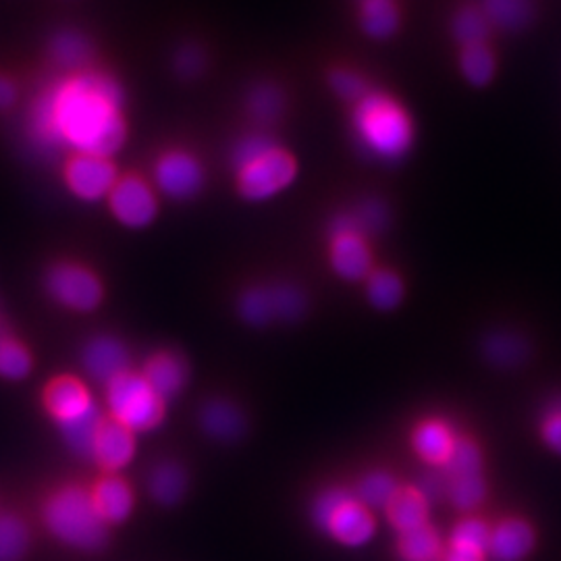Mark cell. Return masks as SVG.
<instances>
[{
    "instance_id": "obj_34",
    "label": "cell",
    "mask_w": 561,
    "mask_h": 561,
    "mask_svg": "<svg viewBox=\"0 0 561 561\" xmlns=\"http://www.w3.org/2000/svg\"><path fill=\"white\" fill-rule=\"evenodd\" d=\"M240 312L245 321L250 322V324H256V327L268 324L273 319H277L271 289L254 287V289L245 291L241 296Z\"/></svg>"
},
{
    "instance_id": "obj_10",
    "label": "cell",
    "mask_w": 561,
    "mask_h": 561,
    "mask_svg": "<svg viewBox=\"0 0 561 561\" xmlns=\"http://www.w3.org/2000/svg\"><path fill=\"white\" fill-rule=\"evenodd\" d=\"M65 180L71 192L85 202L101 201L117 183V169L106 157L76 154L67 162Z\"/></svg>"
},
{
    "instance_id": "obj_32",
    "label": "cell",
    "mask_w": 561,
    "mask_h": 561,
    "mask_svg": "<svg viewBox=\"0 0 561 561\" xmlns=\"http://www.w3.org/2000/svg\"><path fill=\"white\" fill-rule=\"evenodd\" d=\"M32 370V356L25 345L9 335L0 337V377L20 381Z\"/></svg>"
},
{
    "instance_id": "obj_33",
    "label": "cell",
    "mask_w": 561,
    "mask_h": 561,
    "mask_svg": "<svg viewBox=\"0 0 561 561\" xmlns=\"http://www.w3.org/2000/svg\"><path fill=\"white\" fill-rule=\"evenodd\" d=\"M50 55L62 67L76 69L90 59V44L76 32H62L50 44Z\"/></svg>"
},
{
    "instance_id": "obj_29",
    "label": "cell",
    "mask_w": 561,
    "mask_h": 561,
    "mask_svg": "<svg viewBox=\"0 0 561 561\" xmlns=\"http://www.w3.org/2000/svg\"><path fill=\"white\" fill-rule=\"evenodd\" d=\"M368 300L379 310H391L403 298V285L393 271H375L368 275L366 283Z\"/></svg>"
},
{
    "instance_id": "obj_38",
    "label": "cell",
    "mask_w": 561,
    "mask_h": 561,
    "mask_svg": "<svg viewBox=\"0 0 561 561\" xmlns=\"http://www.w3.org/2000/svg\"><path fill=\"white\" fill-rule=\"evenodd\" d=\"M248 106H250V113L254 119H259L261 123H273L280 115L283 96L277 88L261 85L250 94Z\"/></svg>"
},
{
    "instance_id": "obj_22",
    "label": "cell",
    "mask_w": 561,
    "mask_h": 561,
    "mask_svg": "<svg viewBox=\"0 0 561 561\" xmlns=\"http://www.w3.org/2000/svg\"><path fill=\"white\" fill-rule=\"evenodd\" d=\"M362 27L373 38H389L400 23L396 0H360Z\"/></svg>"
},
{
    "instance_id": "obj_1",
    "label": "cell",
    "mask_w": 561,
    "mask_h": 561,
    "mask_svg": "<svg viewBox=\"0 0 561 561\" xmlns=\"http://www.w3.org/2000/svg\"><path fill=\"white\" fill-rule=\"evenodd\" d=\"M119 85L99 73H81L50 88L34 108L32 129L46 148L113 157L127 136Z\"/></svg>"
},
{
    "instance_id": "obj_41",
    "label": "cell",
    "mask_w": 561,
    "mask_h": 561,
    "mask_svg": "<svg viewBox=\"0 0 561 561\" xmlns=\"http://www.w3.org/2000/svg\"><path fill=\"white\" fill-rule=\"evenodd\" d=\"M541 437L549 449L561 456V400L551 403L541 419Z\"/></svg>"
},
{
    "instance_id": "obj_9",
    "label": "cell",
    "mask_w": 561,
    "mask_h": 561,
    "mask_svg": "<svg viewBox=\"0 0 561 561\" xmlns=\"http://www.w3.org/2000/svg\"><path fill=\"white\" fill-rule=\"evenodd\" d=\"M108 202L115 219L131 229L150 225L159 213V202L152 187L138 175H127L117 181L108 194Z\"/></svg>"
},
{
    "instance_id": "obj_11",
    "label": "cell",
    "mask_w": 561,
    "mask_h": 561,
    "mask_svg": "<svg viewBox=\"0 0 561 561\" xmlns=\"http://www.w3.org/2000/svg\"><path fill=\"white\" fill-rule=\"evenodd\" d=\"M154 178L162 192L175 201L196 196L204 183L201 162L196 161L192 154L180 152V150L162 154L157 162Z\"/></svg>"
},
{
    "instance_id": "obj_2",
    "label": "cell",
    "mask_w": 561,
    "mask_h": 561,
    "mask_svg": "<svg viewBox=\"0 0 561 561\" xmlns=\"http://www.w3.org/2000/svg\"><path fill=\"white\" fill-rule=\"evenodd\" d=\"M50 535L81 551H96L106 541V522L102 520L92 493L78 484L55 491L42 510Z\"/></svg>"
},
{
    "instance_id": "obj_24",
    "label": "cell",
    "mask_w": 561,
    "mask_h": 561,
    "mask_svg": "<svg viewBox=\"0 0 561 561\" xmlns=\"http://www.w3.org/2000/svg\"><path fill=\"white\" fill-rule=\"evenodd\" d=\"M102 422H104V419H102L101 410L96 408L94 412H90L88 416H83L80 421L60 426L65 443L69 445V449L76 456L92 458V449H94V442H96V435L101 431Z\"/></svg>"
},
{
    "instance_id": "obj_4",
    "label": "cell",
    "mask_w": 561,
    "mask_h": 561,
    "mask_svg": "<svg viewBox=\"0 0 561 561\" xmlns=\"http://www.w3.org/2000/svg\"><path fill=\"white\" fill-rule=\"evenodd\" d=\"M354 125L364 148L387 161L403 157L414 140V127L403 106L379 92H368L358 102Z\"/></svg>"
},
{
    "instance_id": "obj_13",
    "label": "cell",
    "mask_w": 561,
    "mask_h": 561,
    "mask_svg": "<svg viewBox=\"0 0 561 561\" xmlns=\"http://www.w3.org/2000/svg\"><path fill=\"white\" fill-rule=\"evenodd\" d=\"M136 454V437L134 431L123 426L117 421L102 422L101 431L96 435L92 458L106 472H117L134 460Z\"/></svg>"
},
{
    "instance_id": "obj_42",
    "label": "cell",
    "mask_w": 561,
    "mask_h": 561,
    "mask_svg": "<svg viewBox=\"0 0 561 561\" xmlns=\"http://www.w3.org/2000/svg\"><path fill=\"white\" fill-rule=\"evenodd\" d=\"M354 217L360 225L362 231H379L387 221V213L379 202H366Z\"/></svg>"
},
{
    "instance_id": "obj_5",
    "label": "cell",
    "mask_w": 561,
    "mask_h": 561,
    "mask_svg": "<svg viewBox=\"0 0 561 561\" xmlns=\"http://www.w3.org/2000/svg\"><path fill=\"white\" fill-rule=\"evenodd\" d=\"M312 516L322 533L345 547H362L377 533L370 510L356 493L345 489H329L321 493L312 507Z\"/></svg>"
},
{
    "instance_id": "obj_3",
    "label": "cell",
    "mask_w": 561,
    "mask_h": 561,
    "mask_svg": "<svg viewBox=\"0 0 561 561\" xmlns=\"http://www.w3.org/2000/svg\"><path fill=\"white\" fill-rule=\"evenodd\" d=\"M241 196L261 202L273 198L296 180V161L264 136H250L233 150Z\"/></svg>"
},
{
    "instance_id": "obj_6",
    "label": "cell",
    "mask_w": 561,
    "mask_h": 561,
    "mask_svg": "<svg viewBox=\"0 0 561 561\" xmlns=\"http://www.w3.org/2000/svg\"><path fill=\"white\" fill-rule=\"evenodd\" d=\"M106 403L113 421L121 422L129 431H150L164 419V400L136 373H121L106 382Z\"/></svg>"
},
{
    "instance_id": "obj_8",
    "label": "cell",
    "mask_w": 561,
    "mask_h": 561,
    "mask_svg": "<svg viewBox=\"0 0 561 561\" xmlns=\"http://www.w3.org/2000/svg\"><path fill=\"white\" fill-rule=\"evenodd\" d=\"M46 289L53 300L78 312H90L102 301L99 277L90 268L73 262L55 264L46 275Z\"/></svg>"
},
{
    "instance_id": "obj_25",
    "label": "cell",
    "mask_w": 561,
    "mask_h": 561,
    "mask_svg": "<svg viewBox=\"0 0 561 561\" xmlns=\"http://www.w3.org/2000/svg\"><path fill=\"white\" fill-rule=\"evenodd\" d=\"M460 67L463 78L472 85H486L495 76L497 62L484 42V44H472L461 48Z\"/></svg>"
},
{
    "instance_id": "obj_30",
    "label": "cell",
    "mask_w": 561,
    "mask_h": 561,
    "mask_svg": "<svg viewBox=\"0 0 561 561\" xmlns=\"http://www.w3.org/2000/svg\"><path fill=\"white\" fill-rule=\"evenodd\" d=\"M398 489H400L398 481L389 472L379 470L362 479L356 495L366 507H387L393 500V495L398 493Z\"/></svg>"
},
{
    "instance_id": "obj_40",
    "label": "cell",
    "mask_w": 561,
    "mask_h": 561,
    "mask_svg": "<svg viewBox=\"0 0 561 561\" xmlns=\"http://www.w3.org/2000/svg\"><path fill=\"white\" fill-rule=\"evenodd\" d=\"M333 90L345 101L360 102L368 94V85L354 71H335L331 78Z\"/></svg>"
},
{
    "instance_id": "obj_35",
    "label": "cell",
    "mask_w": 561,
    "mask_h": 561,
    "mask_svg": "<svg viewBox=\"0 0 561 561\" xmlns=\"http://www.w3.org/2000/svg\"><path fill=\"white\" fill-rule=\"evenodd\" d=\"M482 472L481 447L472 439H460L451 460L445 466V477H461V474H477Z\"/></svg>"
},
{
    "instance_id": "obj_15",
    "label": "cell",
    "mask_w": 561,
    "mask_h": 561,
    "mask_svg": "<svg viewBox=\"0 0 561 561\" xmlns=\"http://www.w3.org/2000/svg\"><path fill=\"white\" fill-rule=\"evenodd\" d=\"M83 368L96 381L108 382L127 370L129 354L119 340L96 337L83 347Z\"/></svg>"
},
{
    "instance_id": "obj_39",
    "label": "cell",
    "mask_w": 561,
    "mask_h": 561,
    "mask_svg": "<svg viewBox=\"0 0 561 561\" xmlns=\"http://www.w3.org/2000/svg\"><path fill=\"white\" fill-rule=\"evenodd\" d=\"M271 296H273V304H275V314L283 321H296V319H300L301 312L306 310L304 294L291 285L271 287Z\"/></svg>"
},
{
    "instance_id": "obj_46",
    "label": "cell",
    "mask_w": 561,
    "mask_h": 561,
    "mask_svg": "<svg viewBox=\"0 0 561 561\" xmlns=\"http://www.w3.org/2000/svg\"><path fill=\"white\" fill-rule=\"evenodd\" d=\"M7 335V331H4V324L0 321V337H4Z\"/></svg>"
},
{
    "instance_id": "obj_19",
    "label": "cell",
    "mask_w": 561,
    "mask_h": 561,
    "mask_svg": "<svg viewBox=\"0 0 561 561\" xmlns=\"http://www.w3.org/2000/svg\"><path fill=\"white\" fill-rule=\"evenodd\" d=\"M385 512L391 526L401 535L428 522V500L421 489L400 486Z\"/></svg>"
},
{
    "instance_id": "obj_16",
    "label": "cell",
    "mask_w": 561,
    "mask_h": 561,
    "mask_svg": "<svg viewBox=\"0 0 561 561\" xmlns=\"http://www.w3.org/2000/svg\"><path fill=\"white\" fill-rule=\"evenodd\" d=\"M535 547V530L528 522L507 518L491 528L489 553L497 561H522Z\"/></svg>"
},
{
    "instance_id": "obj_43",
    "label": "cell",
    "mask_w": 561,
    "mask_h": 561,
    "mask_svg": "<svg viewBox=\"0 0 561 561\" xmlns=\"http://www.w3.org/2000/svg\"><path fill=\"white\" fill-rule=\"evenodd\" d=\"M202 65H204V57L201 50L194 46H185L178 55V69L181 76L185 78H194L201 73Z\"/></svg>"
},
{
    "instance_id": "obj_17",
    "label": "cell",
    "mask_w": 561,
    "mask_h": 561,
    "mask_svg": "<svg viewBox=\"0 0 561 561\" xmlns=\"http://www.w3.org/2000/svg\"><path fill=\"white\" fill-rule=\"evenodd\" d=\"M94 505L106 524H121L129 518L134 510L131 486L117 474H108L90 491Z\"/></svg>"
},
{
    "instance_id": "obj_28",
    "label": "cell",
    "mask_w": 561,
    "mask_h": 561,
    "mask_svg": "<svg viewBox=\"0 0 561 561\" xmlns=\"http://www.w3.org/2000/svg\"><path fill=\"white\" fill-rule=\"evenodd\" d=\"M482 13L491 25L516 30L530 20L528 0H482Z\"/></svg>"
},
{
    "instance_id": "obj_18",
    "label": "cell",
    "mask_w": 561,
    "mask_h": 561,
    "mask_svg": "<svg viewBox=\"0 0 561 561\" xmlns=\"http://www.w3.org/2000/svg\"><path fill=\"white\" fill-rule=\"evenodd\" d=\"M144 379L161 396L162 400H171L180 393L187 381V366L173 352H159L146 362Z\"/></svg>"
},
{
    "instance_id": "obj_31",
    "label": "cell",
    "mask_w": 561,
    "mask_h": 561,
    "mask_svg": "<svg viewBox=\"0 0 561 561\" xmlns=\"http://www.w3.org/2000/svg\"><path fill=\"white\" fill-rule=\"evenodd\" d=\"M451 30H454L456 41L460 42L461 48H463V46H472V44H484L489 38L491 23L482 13V9L468 7V9H461L460 13L456 15Z\"/></svg>"
},
{
    "instance_id": "obj_21",
    "label": "cell",
    "mask_w": 561,
    "mask_h": 561,
    "mask_svg": "<svg viewBox=\"0 0 561 561\" xmlns=\"http://www.w3.org/2000/svg\"><path fill=\"white\" fill-rule=\"evenodd\" d=\"M398 551L403 561H437L443 553L442 537L426 522L419 528L401 533Z\"/></svg>"
},
{
    "instance_id": "obj_20",
    "label": "cell",
    "mask_w": 561,
    "mask_h": 561,
    "mask_svg": "<svg viewBox=\"0 0 561 561\" xmlns=\"http://www.w3.org/2000/svg\"><path fill=\"white\" fill-rule=\"evenodd\" d=\"M202 428L219 439V442H233L243 433V419L241 412L229 401H210L201 414Z\"/></svg>"
},
{
    "instance_id": "obj_26",
    "label": "cell",
    "mask_w": 561,
    "mask_h": 561,
    "mask_svg": "<svg viewBox=\"0 0 561 561\" xmlns=\"http://www.w3.org/2000/svg\"><path fill=\"white\" fill-rule=\"evenodd\" d=\"M30 549V530L20 516H0V561H21Z\"/></svg>"
},
{
    "instance_id": "obj_27",
    "label": "cell",
    "mask_w": 561,
    "mask_h": 561,
    "mask_svg": "<svg viewBox=\"0 0 561 561\" xmlns=\"http://www.w3.org/2000/svg\"><path fill=\"white\" fill-rule=\"evenodd\" d=\"M447 481V497L458 510H474L486 497V482L482 472L461 474V477H445Z\"/></svg>"
},
{
    "instance_id": "obj_7",
    "label": "cell",
    "mask_w": 561,
    "mask_h": 561,
    "mask_svg": "<svg viewBox=\"0 0 561 561\" xmlns=\"http://www.w3.org/2000/svg\"><path fill=\"white\" fill-rule=\"evenodd\" d=\"M331 264L347 280H360L373 271V252L354 215H341L331 225Z\"/></svg>"
},
{
    "instance_id": "obj_23",
    "label": "cell",
    "mask_w": 561,
    "mask_h": 561,
    "mask_svg": "<svg viewBox=\"0 0 561 561\" xmlns=\"http://www.w3.org/2000/svg\"><path fill=\"white\" fill-rule=\"evenodd\" d=\"M185 472L178 463L164 461L159 463L150 474V495L161 505H175L185 493Z\"/></svg>"
},
{
    "instance_id": "obj_36",
    "label": "cell",
    "mask_w": 561,
    "mask_h": 561,
    "mask_svg": "<svg viewBox=\"0 0 561 561\" xmlns=\"http://www.w3.org/2000/svg\"><path fill=\"white\" fill-rule=\"evenodd\" d=\"M484 352H486V356L495 362V364L514 366L516 362L524 360V356H526V343H524L520 337H516V335L497 333V335H493L491 340L486 341Z\"/></svg>"
},
{
    "instance_id": "obj_45",
    "label": "cell",
    "mask_w": 561,
    "mask_h": 561,
    "mask_svg": "<svg viewBox=\"0 0 561 561\" xmlns=\"http://www.w3.org/2000/svg\"><path fill=\"white\" fill-rule=\"evenodd\" d=\"M18 99V90L13 85V81L7 80V78H0V108H7L11 106Z\"/></svg>"
},
{
    "instance_id": "obj_12",
    "label": "cell",
    "mask_w": 561,
    "mask_h": 561,
    "mask_svg": "<svg viewBox=\"0 0 561 561\" xmlns=\"http://www.w3.org/2000/svg\"><path fill=\"white\" fill-rule=\"evenodd\" d=\"M44 405L59 426L80 421L96 410L88 387L73 377H59L50 381L44 391Z\"/></svg>"
},
{
    "instance_id": "obj_37",
    "label": "cell",
    "mask_w": 561,
    "mask_h": 561,
    "mask_svg": "<svg viewBox=\"0 0 561 561\" xmlns=\"http://www.w3.org/2000/svg\"><path fill=\"white\" fill-rule=\"evenodd\" d=\"M489 539H491V528L486 522L479 520V518H466L454 528V533L449 537V545L489 551Z\"/></svg>"
},
{
    "instance_id": "obj_14",
    "label": "cell",
    "mask_w": 561,
    "mask_h": 561,
    "mask_svg": "<svg viewBox=\"0 0 561 561\" xmlns=\"http://www.w3.org/2000/svg\"><path fill=\"white\" fill-rule=\"evenodd\" d=\"M458 442L460 439L456 437L451 424L442 419L422 421L412 433L414 451L421 456L422 461L437 468H445L447 461L451 460Z\"/></svg>"
},
{
    "instance_id": "obj_44",
    "label": "cell",
    "mask_w": 561,
    "mask_h": 561,
    "mask_svg": "<svg viewBox=\"0 0 561 561\" xmlns=\"http://www.w3.org/2000/svg\"><path fill=\"white\" fill-rule=\"evenodd\" d=\"M486 551H479V549H470V547H454L449 545L447 553L443 561H484Z\"/></svg>"
}]
</instances>
